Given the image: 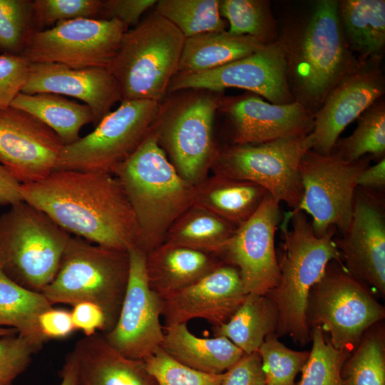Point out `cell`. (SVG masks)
<instances>
[{
	"mask_svg": "<svg viewBox=\"0 0 385 385\" xmlns=\"http://www.w3.org/2000/svg\"><path fill=\"white\" fill-rule=\"evenodd\" d=\"M21 195L73 236L120 250L140 247L135 213L111 173L55 170L41 180L21 185Z\"/></svg>",
	"mask_w": 385,
	"mask_h": 385,
	"instance_id": "1",
	"label": "cell"
},
{
	"mask_svg": "<svg viewBox=\"0 0 385 385\" xmlns=\"http://www.w3.org/2000/svg\"><path fill=\"white\" fill-rule=\"evenodd\" d=\"M111 173L130 201L146 253L165 241L173 222L195 204V185L178 173L151 130Z\"/></svg>",
	"mask_w": 385,
	"mask_h": 385,
	"instance_id": "2",
	"label": "cell"
},
{
	"mask_svg": "<svg viewBox=\"0 0 385 385\" xmlns=\"http://www.w3.org/2000/svg\"><path fill=\"white\" fill-rule=\"evenodd\" d=\"M335 230L316 235L307 215L298 210L285 213L281 224L283 255L279 262V277L266 295L277 310V334H287L300 344L310 339L307 321L310 290L330 262L341 261L333 237Z\"/></svg>",
	"mask_w": 385,
	"mask_h": 385,
	"instance_id": "3",
	"label": "cell"
},
{
	"mask_svg": "<svg viewBox=\"0 0 385 385\" xmlns=\"http://www.w3.org/2000/svg\"><path fill=\"white\" fill-rule=\"evenodd\" d=\"M338 7L336 0L318 1L297 38L292 43L283 39L292 93L314 114L359 61L346 42Z\"/></svg>",
	"mask_w": 385,
	"mask_h": 385,
	"instance_id": "4",
	"label": "cell"
},
{
	"mask_svg": "<svg viewBox=\"0 0 385 385\" xmlns=\"http://www.w3.org/2000/svg\"><path fill=\"white\" fill-rule=\"evenodd\" d=\"M128 251L106 247L71 235L53 279L42 290L52 304L91 302L103 311V333L115 325L125 296Z\"/></svg>",
	"mask_w": 385,
	"mask_h": 385,
	"instance_id": "5",
	"label": "cell"
},
{
	"mask_svg": "<svg viewBox=\"0 0 385 385\" xmlns=\"http://www.w3.org/2000/svg\"><path fill=\"white\" fill-rule=\"evenodd\" d=\"M185 38L155 11L124 34L108 70L122 101L160 102L177 74Z\"/></svg>",
	"mask_w": 385,
	"mask_h": 385,
	"instance_id": "6",
	"label": "cell"
},
{
	"mask_svg": "<svg viewBox=\"0 0 385 385\" xmlns=\"http://www.w3.org/2000/svg\"><path fill=\"white\" fill-rule=\"evenodd\" d=\"M71 235L25 201L0 215V268L13 281L41 292L53 279Z\"/></svg>",
	"mask_w": 385,
	"mask_h": 385,
	"instance_id": "7",
	"label": "cell"
},
{
	"mask_svg": "<svg viewBox=\"0 0 385 385\" xmlns=\"http://www.w3.org/2000/svg\"><path fill=\"white\" fill-rule=\"evenodd\" d=\"M186 91L160 104L150 130L178 173L196 185L206 178L218 149L213 130L221 97L209 91Z\"/></svg>",
	"mask_w": 385,
	"mask_h": 385,
	"instance_id": "8",
	"label": "cell"
},
{
	"mask_svg": "<svg viewBox=\"0 0 385 385\" xmlns=\"http://www.w3.org/2000/svg\"><path fill=\"white\" fill-rule=\"evenodd\" d=\"M384 317V308L370 289L351 275L341 261L330 262L310 290L307 324L330 336L331 344L350 354L365 332Z\"/></svg>",
	"mask_w": 385,
	"mask_h": 385,
	"instance_id": "9",
	"label": "cell"
},
{
	"mask_svg": "<svg viewBox=\"0 0 385 385\" xmlns=\"http://www.w3.org/2000/svg\"><path fill=\"white\" fill-rule=\"evenodd\" d=\"M313 145L312 133L258 144H232L218 148L210 170L214 175L256 183L295 210L302 197L300 162Z\"/></svg>",
	"mask_w": 385,
	"mask_h": 385,
	"instance_id": "10",
	"label": "cell"
},
{
	"mask_svg": "<svg viewBox=\"0 0 385 385\" xmlns=\"http://www.w3.org/2000/svg\"><path fill=\"white\" fill-rule=\"evenodd\" d=\"M160 104L147 100L121 101L93 131L63 146L55 170L112 173L148 134Z\"/></svg>",
	"mask_w": 385,
	"mask_h": 385,
	"instance_id": "11",
	"label": "cell"
},
{
	"mask_svg": "<svg viewBox=\"0 0 385 385\" xmlns=\"http://www.w3.org/2000/svg\"><path fill=\"white\" fill-rule=\"evenodd\" d=\"M367 159L348 161L332 152L322 155L309 150L299 165L302 197L298 207L312 217L316 235L329 230L344 232L351 218L357 180L368 167Z\"/></svg>",
	"mask_w": 385,
	"mask_h": 385,
	"instance_id": "12",
	"label": "cell"
},
{
	"mask_svg": "<svg viewBox=\"0 0 385 385\" xmlns=\"http://www.w3.org/2000/svg\"><path fill=\"white\" fill-rule=\"evenodd\" d=\"M128 28L117 19H76L35 31L21 53L30 63L108 69Z\"/></svg>",
	"mask_w": 385,
	"mask_h": 385,
	"instance_id": "13",
	"label": "cell"
},
{
	"mask_svg": "<svg viewBox=\"0 0 385 385\" xmlns=\"http://www.w3.org/2000/svg\"><path fill=\"white\" fill-rule=\"evenodd\" d=\"M287 66L286 45L280 39L219 68L175 75L168 91L205 90L220 93L228 88H236L262 96L271 103L288 104L295 100L289 87Z\"/></svg>",
	"mask_w": 385,
	"mask_h": 385,
	"instance_id": "14",
	"label": "cell"
},
{
	"mask_svg": "<svg viewBox=\"0 0 385 385\" xmlns=\"http://www.w3.org/2000/svg\"><path fill=\"white\" fill-rule=\"evenodd\" d=\"M128 253V280L117 321L110 331L101 333L124 356L144 361L161 348L162 299L150 287L146 252L135 246Z\"/></svg>",
	"mask_w": 385,
	"mask_h": 385,
	"instance_id": "15",
	"label": "cell"
},
{
	"mask_svg": "<svg viewBox=\"0 0 385 385\" xmlns=\"http://www.w3.org/2000/svg\"><path fill=\"white\" fill-rule=\"evenodd\" d=\"M281 220L279 202L267 194L255 212L236 228L218 255L235 267L247 294H267L279 280L274 235Z\"/></svg>",
	"mask_w": 385,
	"mask_h": 385,
	"instance_id": "16",
	"label": "cell"
},
{
	"mask_svg": "<svg viewBox=\"0 0 385 385\" xmlns=\"http://www.w3.org/2000/svg\"><path fill=\"white\" fill-rule=\"evenodd\" d=\"M381 61V58L359 60L329 91L314 114L312 150L331 154L344 128L381 99L385 90Z\"/></svg>",
	"mask_w": 385,
	"mask_h": 385,
	"instance_id": "17",
	"label": "cell"
},
{
	"mask_svg": "<svg viewBox=\"0 0 385 385\" xmlns=\"http://www.w3.org/2000/svg\"><path fill=\"white\" fill-rule=\"evenodd\" d=\"M63 146L56 133L34 116L11 106L0 110V163L21 185L55 170Z\"/></svg>",
	"mask_w": 385,
	"mask_h": 385,
	"instance_id": "18",
	"label": "cell"
},
{
	"mask_svg": "<svg viewBox=\"0 0 385 385\" xmlns=\"http://www.w3.org/2000/svg\"><path fill=\"white\" fill-rule=\"evenodd\" d=\"M334 242L345 268L381 295L385 293V218L381 201L356 191L351 221Z\"/></svg>",
	"mask_w": 385,
	"mask_h": 385,
	"instance_id": "19",
	"label": "cell"
},
{
	"mask_svg": "<svg viewBox=\"0 0 385 385\" xmlns=\"http://www.w3.org/2000/svg\"><path fill=\"white\" fill-rule=\"evenodd\" d=\"M247 293L238 270L222 263L194 284L162 299L165 325L202 319L212 327L227 322Z\"/></svg>",
	"mask_w": 385,
	"mask_h": 385,
	"instance_id": "20",
	"label": "cell"
},
{
	"mask_svg": "<svg viewBox=\"0 0 385 385\" xmlns=\"http://www.w3.org/2000/svg\"><path fill=\"white\" fill-rule=\"evenodd\" d=\"M223 111L232 127L234 145L258 144L312 133L314 113L299 102L274 104L255 94L221 98Z\"/></svg>",
	"mask_w": 385,
	"mask_h": 385,
	"instance_id": "21",
	"label": "cell"
},
{
	"mask_svg": "<svg viewBox=\"0 0 385 385\" xmlns=\"http://www.w3.org/2000/svg\"><path fill=\"white\" fill-rule=\"evenodd\" d=\"M21 93H49L80 100L92 111L96 125L122 101L118 83L108 69H75L53 63H30Z\"/></svg>",
	"mask_w": 385,
	"mask_h": 385,
	"instance_id": "22",
	"label": "cell"
},
{
	"mask_svg": "<svg viewBox=\"0 0 385 385\" xmlns=\"http://www.w3.org/2000/svg\"><path fill=\"white\" fill-rule=\"evenodd\" d=\"M72 352L77 362V385H158L144 361L124 356L101 332L84 336Z\"/></svg>",
	"mask_w": 385,
	"mask_h": 385,
	"instance_id": "23",
	"label": "cell"
},
{
	"mask_svg": "<svg viewBox=\"0 0 385 385\" xmlns=\"http://www.w3.org/2000/svg\"><path fill=\"white\" fill-rule=\"evenodd\" d=\"M222 263L216 255L168 242L146 253L145 259L150 287L161 299L194 284Z\"/></svg>",
	"mask_w": 385,
	"mask_h": 385,
	"instance_id": "24",
	"label": "cell"
},
{
	"mask_svg": "<svg viewBox=\"0 0 385 385\" xmlns=\"http://www.w3.org/2000/svg\"><path fill=\"white\" fill-rule=\"evenodd\" d=\"M163 330L161 348L178 362L202 372L224 373L245 354L226 337H197L187 324L164 326Z\"/></svg>",
	"mask_w": 385,
	"mask_h": 385,
	"instance_id": "25",
	"label": "cell"
},
{
	"mask_svg": "<svg viewBox=\"0 0 385 385\" xmlns=\"http://www.w3.org/2000/svg\"><path fill=\"white\" fill-rule=\"evenodd\" d=\"M195 188V205L236 227L255 212L268 193L252 182L214 174Z\"/></svg>",
	"mask_w": 385,
	"mask_h": 385,
	"instance_id": "26",
	"label": "cell"
},
{
	"mask_svg": "<svg viewBox=\"0 0 385 385\" xmlns=\"http://www.w3.org/2000/svg\"><path fill=\"white\" fill-rule=\"evenodd\" d=\"M267 43L227 31L208 32L185 39L177 74L187 75L215 69L246 57Z\"/></svg>",
	"mask_w": 385,
	"mask_h": 385,
	"instance_id": "27",
	"label": "cell"
},
{
	"mask_svg": "<svg viewBox=\"0 0 385 385\" xmlns=\"http://www.w3.org/2000/svg\"><path fill=\"white\" fill-rule=\"evenodd\" d=\"M11 106L38 119L56 133L63 145L78 140L81 128L94 123L92 111L87 105L54 93H20Z\"/></svg>",
	"mask_w": 385,
	"mask_h": 385,
	"instance_id": "28",
	"label": "cell"
},
{
	"mask_svg": "<svg viewBox=\"0 0 385 385\" xmlns=\"http://www.w3.org/2000/svg\"><path fill=\"white\" fill-rule=\"evenodd\" d=\"M339 16L346 42L359 60L382 58L385 44V1L343 0Z\"/></svg>",
	"mask_w": 385,
	"mask_h": 385,
	"instance_id": "29",
	"label": "cell"
},
{
	"mask_svg": "<svg viewBox=\"0 0 385 385\" xmlns=\"http://www.w3.org/2000/svg\"><path fill=\"white\" fill-rule=\"evenodd\" d=\"M277 320V308L266 294L249 293L227 322L212 327V332L230 340L244 354H252L276 331Z\"/></svg>",
	"mask_w": 385,
	"mask_h": 385,
	"instance_id": "30",
	"label": "cell"
},
{
	"mask_svg": "<svg viewBox=\"0 0 385 385\" xmlns=\"http://www.w3.org/2000/svg\"><path fill=\"white\" fill-rule=\"evenodd\" d=\"M236 228L214 213L194 204L170 226L164 242L218 257Z\"/></svg>",
	"mask_w": 385,
	"mask_h": 385,
	"instance_id": "31",
	"label": "cell"
},
{
	"mask_svg": "<svg viewBox=\"0 0 385 385\" xmlns=\"http://www.w3.org/2000/svg\"><path fill=\"white\" fill-rule=\"evenodd\" d=\"M52 306L42 292L17 284L0 268V327L14 329L43 347L47 342L39 332L38 317Z\"/></svg>",
	"mask_w": 385,
	"mask_h": 385,
	"instance_id": "32",
	"label": "cell"
},
{
	"mask_svg": "<svg viewBox=\"0 0 385 385\" xmlns=\"http://www.w3.org/2000/svg\"><path fill=\"white\" fill-rule=\"evenodd\" d=\"M220 0H158L155 12L173 24L185 38L225 31Z\"/></svg>",
	"mask_w": 385,
	"mask_h": 385,
	"instance_id": "33",
	"label": "cell"
},
{
	"mask_svg": "<svg viewBox=\"0 0 385 385\" xmlns=\"http://www.w3.org/2000/svg\"><path fill=\"white\" fill-rule=\"evenodd\" d=\"M342 385H385V346L381 330L368 329L345 360Z\"/></svg>",
	"mask_w": 385,
	"mask_h": 385,
	"instance_id": "34",
	"label": "cell"
},
{
	"mask_svg": "<svg viewBox=\"0 0 385 385\" xmlns=\"http://www.w3.org/2000/svg\"><path fill=\"white\" fill-rule=\"evenodd\" d=\"M357 126L349 137L339 141L337 152L344 160L356 161L370 154L380 159L385 153V105L378 100L359 118Z\"/></svg>",
	"mask_w": 385,
	"mask_h": 385,
	"instance_id": "35",
	"label": "cell"
},
{
	"mask_svg": "<svg viewBox=\"0 0 385 385\" xmlns=\"http://www.w3.org/2000/svg\"><path fill=\"white\" fill-rule=\"evenodd\" d=\"M220 13L227 19L229 33L257 38L273 43L275 31L268 2L262 0H222Z\"/></svg>",
	"mask_w": 385,
	"mask_h": 385,
	"instance_id": "36",
	"label": "cell"
},
{
	"mask_svg": "<svg viewBox=\"0 0 385 385\" xmlns=\"http://www.w3.org/2000/svg\"><path fill=\"white\" fill-rule=\"evenodd\" d=\"M311 338L312 349L298 385H342V366L349 354L336 349L319 327H313Z\"/></svg>",
	"mask_w": 385,
	"mask_h": 385,
	"instance_id": "37",
	"label": "cell"
},
{
	"mask_svg": "<svg viewBox=\"0 0 385 385\" xmlns=\"http://www.w3.org/2000/svg\"><path fill=\"white\" fill-rule=\"evenodd\" d=\"M37 31L32 1L0 0V51L21 55Z\"/></svg>",
	"mask_w": 385,
	"mask_h": 385,
	"instance_id": "38",
	"label": "cell"
},
{
	"mask_svg": "<svg viewBox=\"0 0 385 385\" xmlns=\"http://www.w3.org/2000/svg\"><path fill=\"white\" fill-rule=\"evenodd\" d=\"M257 351L266 385H296L295 378L302 371L309 356L307 351L289 349L273 334L266 337Z\"/></svg>",
	"mask_w": 385,
	"mask_h": 385,
	"instance_id": "39",
	"label": "cell"
},
{
	"mask_svg": "<svg viewBox=\"0 0 385 385\" xmlns=\"http://www.w3.org/2000/svg\"><path fill=\"white\" fill-rule=\"evenodd\" d=\"M147 371L158 385H220L225 375L202 372L187 366L162 348L144 360Z\"/></svg>",
	"mask_w": 385,
	"mask_h": 385,
	"instance_id": "40",
	"label": "cell"
},
{
	"mask_svg": "<svg viewBox=\"0 0 385 385\" xmlns=\"http://www.w3.org/2000/svg\"><path fill=\"white\" fill-rule=\"evenodd\" d=\"M102 0L32 1L37 31L56 24L76 19H100Z\"/></svg>",
	"mask_w": 385,
	"mask_h": 385,
	"instance_id": "41",
	"label": "cell"
},
{
	"mask_svg": "<svg viewBox=\"0 0 385 385\" xmlns=\"http://www.w3.org/2000/svg\"><path fill=\"white\" fill-rule=\"evenodd\" d=\"M41 348L19 334L0 337V385H14Z\"/></svg>",
	"mask_w": 385,
	"mask_h": 385,
	"instance_id": "42",
	"label": "cell"
},
{
	"mask_svg": "<svg viewBox=\"0 0 385 385\" xmlns=\"http://www.w3.org/2000/svg\"><path fill=\"white\" fill-rule=\"evenodd\" d=\"M30 63L21 55H0V110L11 106L27 80Z\"/></svg>",
	"mask_w": 385,
	"mask_h": 385,
	"instance_id": "43",
	"label": "cell"
},
{
	"mask_svg": "<svg viewBox=\"0 0 385 385\" xmlns=\"http://www.w3.org/2000/svg\"><path fill=\"white\" fill-rule=\"evenodd\" d=\"M220 385H266L258 351L245 354L225 372Z\"/></svg>",
	"mask_w": 385,
	"mask_h": 385,
	"instance_id": "44",
	"label": "cell"
},
{
	"mask_svg": "<svg viewBox=\"0 0 385 385\" xmlns=\"http://www.w3.org/2000/svg\"><path fill=\"white\" fill-rule=\"evenodd\" d=\"M157 0H106L103 1L100 19H117L128 28L139 24L141 16L155 6Z\"/></svg>",
	"mask_w": 385,
	"mask_h": 385,
	"instance_id": "45",
	"label": "cell"
},
{
	"mask_svg": "<svg viewBox=\"0 0 385 385\" xmlns=\"http://www.w3.org/2000/svg\"><path fill=\"white\" fill-rule=\"evenodd\" d=\"M37 323L39 332L46 342L65 339L76 331L71 312L53 306L38 315Z\"/></svg>",
	"mask_w": 385,
	"mask_h": 385,
	"instance_id": "46",
	"label": "cell"
},
{
	"mask_svg": "<svg viewBox=\"0 0 385 385\" xmlns=\"http://www.w3.org/2000/svg\"><path fill=\"white\" fill-rule=\"evenodd\" d=\"M70 311L76 331H81L86 337L106 330V319L103 309L91 302L73 304Z\"/></svg>",
	"mask_w": 385,
	"mask_h": 385,
	"instance_id": "47",
	"label": "cell"
},
{
	"mask_svg": "<svg viewBox=\"0 0 385 385\" xmlns=\"http://www.w3.org/2000/svg\"><path fill=\"white\" fill-rule=\"evenodd\" d=\"M21 201V184L0 163V205L11 206Z\"/></svg>",
	"mask_w": 385,
	"mask_h": 385,
	"instance_id": "48",
	"label": "cell"
},
{
	"mask_svg": "<svg viewBox=\"0 0 385 385\" xmlns=\"http://www.w3.org/2000/svg\"><path fill=\"white\" fill-rule=\"evenodd\" d=\"M385 185V158H383L375 165L366 168L357 180V187L371 190L382 188Z\"/></svg>",
	"mask_w": 385,
	"mask_h": 385,
	"instance_id": "49",
	"label": "cell"
},
{
	"mask_svg": "<svg viewBox=\"0 0 385 385\" xmlns=\"http://www.w3.org/2000/svg\"><path fill=\"white\" fill-rule=\"evenodd\" d=\"M77 362L73 353L66 356L65 362L60 371L61 382L60 385H77Z\"/></svg>",
	"mask_w": 385,
	"mask_h": 385,
	"instance_id": "50",
	"label": "cell"
},
{
	"mask_svg": "<svg viewBox=\"0 0 385 385\" xmlns=\"http://www.w3.org/2000/svg\"><path fill=\"white\" fill-rule=\"evenodd\" d=\"M16 334H18V332L14 329L0 327V337Z\"/></svg>",
	"mask_w": 385,
	"mask_h": 385,
	"instance_id": "51",
	"label": "cell"
}]
</instances>
